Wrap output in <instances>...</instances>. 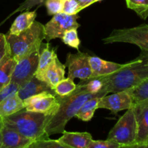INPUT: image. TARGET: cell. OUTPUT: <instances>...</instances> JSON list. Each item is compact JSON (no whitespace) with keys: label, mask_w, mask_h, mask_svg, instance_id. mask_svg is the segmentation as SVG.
I'll return each mask as SVG.
<instances>
[{"label":"cell","mask_w":148,"mask_h":148,"mask_svg":"<svg viewBox=\"0 0 148 148\" xmlns=\"http://www.w3.org/2000/svg\"><path fill=\"white\" fill-rule=\"evenodd\" d=\"M108 92L106 90L97 94L90 93L83 85L78 84L72 93L66 96H58L59 108L56 114L50 119L45 129L47 137L56 134H62L65 131V127L69 120L76 116L84 103L94 97H103Z\"/></svg>","instance_id":"cell-1"},{"label":"cell","mask_w":148,"mask_h":148,"mask_svg":"<svg viewBox=\"0 0 148 148\" xmlns=\"http://www.w3.org/2000/svg\"><path fill=\"white\" fill-rule=\"evenodd\" d=\"M147 77L148 62L139 58L126 63L117 72L101 77L103 81V88L108 93L135 88Z\"/></svg>","instance_id":"cell-2"},{"label":"cell","mask_w":148,"mask_h":148,"mask_svg":"<svg viewBox=\"0 0 148 148\" xmlns=\"http://www.w3.org/2000/svg\"><path fill=\"white\" fill-rule=\"evenodd\" d=\"M51 116L32 112L25 108L1 119L2 124L32 140L48 138L45 129Z\"/></svg>","instance_id":"cell-3"},{"label":"cell","mask_w":148,"mask_h":148,"mask_svg":"<svg viewBox=\"0 0 148 148\" xmlns=\"http://www.w3.org/2000/svg\"><path fill=\"white\" fill-rule=\"evenodd\" d=\"M7 47L12 57L17 62L22 58L40 49L45 39V28L42 23L35 20L27 30L19 35L5 34Z\"/></svg>","instance_id":"cell-4"},{"label":"cell","mask_w":148,"mask_h":148,"mask_svg":"<svg viewBox=\"0 0 148 148\" xmlns=\"http://www.w3.org/2000/svg\"><path fill=\"white\" fill-rule=\"evenodd\" d=\"M137 134V121L133 107H131L111 129L107 140H113L120 145H127L135 143Z\"/></svg>","instance_id":"cell-5"},{"label":"cell","mask_w":148,"mask_h":148,"mask_svg":"<svg viewBox=\"0 0 148 148\" xmlns=\"http://www.w3.org/2000/svg\"><path fill=\"white\" fill-rule=\"evenodd\" d=\"M105 44L127 43L142 48L148 47V23L133 27L115 29L106 38L102 39Z\"/></svg>","instance_id":"cell-6"},{"label":"cell","mask_w":148,"mask_h":148,"mask_svg":"<svg viewBox=\"0 0 148 148\" xmlns=\"http://www.w3.org/2000/svg\"><path fill=\"white\" fill-rule=\"evenodd\" d=\"M79 16L77 14H65L59 12L53 15V17L44 25L45 39L48 42L55 38L63 37L65 32L70 29H77L79 24L77 22Z\"/></svg>","instance_id":"cell-7"},{"label":"cell","mask_w":148,"mask_h":148,"mask_svg":"<svg viewBox=\"0 0 148 148\" xmlns=\"http://www.w3.org/2000/svg\"><path fill=\"white\" fill-rule=\"evenodd\" d=\"M23 102L27 111L40 113L51 117L59 108V100L54 92H40L27 98Z\"/></svg>","instance_id":"cell-8"},{"label":"cell","mask_w":148,"mask_h":148,"mask_svg":"<svg viewBox=\"0 0 148 148\" xmlns=\"http://www.w3.org/2000/svg\"><path fill=\"white\" fill-rule=\"evenodd\" d=\"M40 49L32 52L16 62L11 77L12 82L20 86L35 76L38 64Z\"/></svg>","instance_id":"cell-9"},{"label":"cell","mask_w":148,"mask_h":148,"mask_svg":"<svg viewBox=\"0 0 148 148\" xmlns=\"http://www.w3.org/2000/svg\"><path fill=\"white\" fill-rule=\"evenodd\" d=\"M89 55L78 51L77 53H69L65 66L68 67V77L71 79L79 78L87 80L91 77L92 71L89 62Z\"/></svg>","instance_id":"cell-10"},{"label":"cell","mask_w":148,"mask_h":148,"mask_svg":"<svg viewBox=\"0 0 148 148\" xmlns=\"http://www.w3.org/2000/svg\"><path fill=\"white\" fill-rule=\"evenodd\" d=\"M133 99L130 90L114 92L112 95L102 97L98 105V108L110 110L113 114L127 110L132 107Z\"/></svg>","instance_id":"cell-11"},{"label":"cell","mask_w":148,"mask_h":148,"mask_svg":"<svg viewBox=\"0 0 148 148\" xmlns=\"http://www.w3.org/2000/svg\"><path fill=\"white\" fill-rule=\"evenodd\" d=\"M137 125L135 143H148V99L133 104Z\"/></svg>","instance_id":"cell-12"},{"label":"cell","mask_w":148,"mask_h":148,"mask_svg":"<svg viewBox=\"0 0 148 148\" xmlns=\"http://www.w3.org/2000/svg\"><path fill=\"white\" fill-rule=\"evenodd\" d=\"M1 145L7 148H27L33 141L3 124L1 129Z\"/></svg>","instance_id":"cell-13"},{"label":"cell","mask_w":148,"mask_h":148,"mask_svg":"<svg viewBox=\"0 0 148 148\" xmlns=\"http://www.w3.org/2000/svg\"><path fill=\"white\" fill-rule=\"evenodd\" d=\"M89 62L92 71V75L90 79L109 75L119 70L125 65V64H121L116 62H108L98 56H89Z\"/></svg>","instance_id":"cell-14"},{"label":"cell","mask_w":148,"mask_h":148,"mask_svg":"<svg viewBox=\"0 0 148 148\" xmlns=\"http://www.w3.org/2000/svg\"><path fill=\"white\" fill-rule=\"evenodd\" d=\"M65 66H66L62 64V62L59 60L56 54L49 67L43 73L41 80L46 82L53 90L58 83L64 79Z\"/></svg>","instance_id":"cell-15"},{"label":"cell","mask_w":148,"mask_h":148,"mask_svg":"<svg viewBox=\"0 0 148 148\" xmlns=\"http://www.w3.org/2000/svg\"><path fill=\"white\" fill-rule=\"evenodd\" d=\"M54 92L47 84L38 79L36 76L19 87L17 94L23 101L43 92Z\"/></svg>","instance_id":"cell-16"},{"label":"cell","mask_w":148,"mask_h":148,"mask_svg":"<svg viewBox=\"0 0 148 148\" xmlns=\"http://www.w3.org/2000/svg\"><path fill=\"white\" fill-rule=\"evenodd\" d=\"M58 140L69 148H87L92 140V137L88 132H71L64 131Z\"/></svg>","instance_id":"cell-17"},{"label":"cell","mask_w":148,"mask_h":148,"mask_svg":"<svg viewBox=\"0 0 148 148\" xmlns=\"http://www.w3.org/2000/svg\"><path fill=\"white\" fill-rule=\"evenodd\" d=\"M36 16V10L26 11L21 13L16 17L12 24L9 33L12 35H19L23 31L28 29L35 22Z\"/></svg>","instance_id":"cell-18"},{"label":"cell","mask_w":148,"mask_h":148,"mask_svg":"<svg viewBox=\"0 0 148 148\" xmlns=\"http://www.w3.org/2000/svg\"><path fill=\"white\" fill-rule=\"evenodd\" d=\"M56 55V51L50 46L49 43L43 44V49H40V55L38 58V64L36 69L35 76L38 79L41 80L42 76L50 64L53 61L54 56Z\"/></svg>","instance_id":"cell-19"},{"label":"cell","mask_w":148,"mask_h":148,"mask_svg":"<svg viewBox=\"0 0 148 148\" xmlns=\"http://www.w3.org/2000/svg\"><path fill=\"white\" fill-rule=\"evenodd\" d=\"M25 108L24 102L17 93L7 97L0 102V119L8 116Z\"/></svg>","instance_id":"cell-20"},{"label":"cell","mask_w":148,"mask_h":148,"mask_svg":"<svg viewBox=\"0 0 148 148\" xmlns=\"http://www.w3.org/2000/svg\"><path fill=\"white\" fill-rule=\"evenodd\" d=\"M15 64V60L12 57L8 50L7 54L0 62V91L11 82Z\"/></svg>","instance_id":"cell-21"},{"label":"cell","mask_w":148,"mask_h":148,"mask_svg":"<svg viewBox=\"0 0 148 148\" xmlns=\"http://www.w3.org/2000/svg\"><path fill=\"white\" fill-rule=\"evenodd\" d=\"M102 97H94L84 103L75 116L83 121H89L93 117L95 111L98 109V105Z\"/></svg>","instance_id":"cell-22"},{"label":"cell","mask_w":148,"mask_h":148,"mask_svg":"<svg viewBox=\"0 0 148 148\" xmlns=\"http://www.w3.org/2000/svg\"><path fill=\"white\" fill-rule=\"evenodd\" d=\"M129 9L134 10L142 19L148 17V0H126Z\"/></svg>","instance_id":"cell-23"},{"label":"cell","mask_w":148,"mask_h":148,"mask_svg":"<svg viewBox=\"0 0 148 148\" xmlns=\"http://www.w3.org/2000/svg\"><path fill=\"white\" fill-rule=\"evenodd\" d=\"M132 95L133 104L148 99V77L135 88L130 89Z\"/></svg>","instance_id":"cell-24"},{"label":"cell","mask_w":148,"mask_h":148,"mask_svg":"<svg viewBox=\"0 0 148 148\" xmlns=\"http://www.w3.org/2000/svg\"><path fill=\"white\" fill-rule=\"evenodd\" d=\"M76 88L77 85L74 82L73 79L67 77L66 79H64L63 80L59 82L53 89V91L56 95L63 97L70 95L76 89Z\"/></svg>","instance_id":"cell-25"},{"label":"cell","mask_w":148,"mask_h":148,"mask_svg":"<svg viewBox=\"0 0 148 148\" xmlns=\"http://www.w3.org/2000/svg\"><path fill=\"white\" fill-rule=\"evenodd\" d=\"M79 84L83 85L86 91L90 93L97 94L103 90V81L101 77L91 78L87 80H82Z\"/></svg>","instance_id":"cell-26"},{"label":"cell","mask_w":148,"mask_h":148,"mask_svg":"<svg viewBox=\"0 0 148 148\" xmlns=\"http://www.w3.org/2000/svg\"><path fill=\"white\" fill-rule=\"evenodd\" d=\"M27 148H69L64 145L59 140L48 138L39 139L32 142Z\"/></svg>","instance_id":"cell-27"},{"label":"cell","mask_w":148,"mask_h":148,"mask_svg":"<svg viewBox=\"0 0 148 148\" xmlns=\"http://www.w3.org/2000/svg\"><path fill=\"white\" fill-rule=\"evenodd\" d=\"M62 41L67 46L77 49V51H79V45H80V40L79 39L77 35V31L76 29H70L66 30L62 38Z\"/></svg>","instance_id":"cell-28"},{"label":"cell","mask_w":148,"mask_h":148,"mask_svg":"<svg viewBox=\"0 0 148 148\" xmlns=\"http://www.w3.org/2000/svg\"><path fill=\"white\" fill-rule=\"evenodd\" d=\"M62 12L65 14L70 15L77 14V13L82 10L77 0H62Z\"/></svg>","instance_id":"cell-29"},{"label":"cell","mask_w":148,"mask_h":148,"mask_svg":"<svg viewBox=\"0 0 148 148\" xmlns=\"http://www.w3.org/2000/svg\"><path fill=\"white\" fill-rule=\"evenodd\" d=\"M45 5L49 15H54L62 12V0H46L45 1Z\"/></svg>","instance_id":"cell-30"},{"label":"cell","mask_w":148,"mask_h":148,"mask_svg":"<svg viewBox=\"0 0 148 148\" xmlns=\"http://www.w3.org/2000/svg\"><path fill=\"white\" fill-rule=\"evenodd\" d=\"M120 145L113 140H93L90 142L87 148H119Z\"/></svg>","instance_id":"cell-31"},{"label":"cell","mask_w":148,"mask_h":148,"mask_svg":"<svg viewBox=\"0 0 148 148\" xmlns=\"http://www.w3.org/2000/svg\"><path fill=\"white\" fill-rule=\"evenodd\" d=\"M46 0H25L22 4H20V5L19 6L18 8L16 9L11 14L10 16H12V14H14V13L18 12H23L24 10H29L30 9L33 8L35 6H41L43 4H45V1Z\"/></svg>","instance_id":"cell-32"},{"label":"cell","mask_w":148,"mask_h":148,"mask_svg":"<svg viewBox=\"0 0 148 148\" xmlns=\"http://www.w3.org/2000/svg\"><path fill=\"white\" fill-rule=\"evenodd\" d=\"M19 87L20 86L17 84L10 82V83H9L5 88H4L0 91V102L7 97L17 93Z\"/></svg>","instance_id":"cell-33"},{"label":"cell","mask_w":148,"mask_h":148,"mask_svg":"<svg viewBox=\"0 0 148 148\" xmlns=\"http://www.w3.org/2000/svg\"><path fill=\"white\" fill-rule=\"evenodd\" d=\"M7 52H8V47H7L5 35L0 33V62L5 56Z\"/></svg>","instance_id":"cell-34"},{"label":"cell","mask_w":148,"mask_h":148,"mask_svg":"<svg viewBox=\"0 0 148 148\" xmlns=\"http://www.w3.org/2000/svg\"><path fill=\"white\" fill-rule=\"evenodd\" d=\"M119 148H148V143H134L127 145H121Z\"/></svg>","instance_id":"cell-35"},{"label":"cell","mask_w":148,"mask_h":148,"mask_svg":"<svg viewBox=\"0 0 148 148\" xmlns=\"http://www.w3.org/2000/svg\"><path fill=\"white\" fill-rule=\"evenodd\" d=\"M77 2L79 3L82 10L86 7H89L90 5L94 3V0H77Z\"/></svg>","instance_id":"cell-36"},{"label":"cell","mask_w":148,"mask_h":148,"mask_svg":"<svg viewBox=\"0 0 148 148\" xmlns=\"http://www.w3.org/2000/svg\"><path fill=\"white\" fill-rule=\"evenodd\" d=\"M141 49V53H140L139 59L144 60L145 62H148V47L147 48H142Z\"/></svg>","instance_id":"cell-37"},{"label":"cell","mask_w":148,"mask_h":148,"mask_svg":"<svg viewBox=\"0 0 148 148\" xmlns=\"http://www.w3.org/2000/svg\"><path fill=\"white\" fill-rule=\"evenodd\" d=\"M1 125H2V122H1V119H0V146H1Z\"/></svg>","instance_id":"cell-38"},{"label":"cell","mask_w":148,"mask_h":148,"mask_svg":"<svg viewBox=\"0 0 148 148\" xmlns=\"http://www.w3.org/2000/svg\"><path fill=\"white\" fill-rule=\"evenodd\" d=\"M102 1V0H94V3L98 2V1Z\"/></svg>","instance_id":"cell-39"},{"label":"cell","mask_w":148,"mask_h":148,"mask_svg":"<svg viewBox=\"0 0 148 148\" xmlns=\"http://www.w3.org/2000/svg\"><path fill=\"white\" fill-rule=\"evenodd\" d=\"M0 148H7V147H4V146H2L1 145V146H0Z\"/></svg>","instance_id":"cell-40"}]
</instances>
